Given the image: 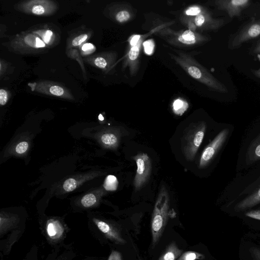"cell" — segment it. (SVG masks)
<instances>
[{
  "label": "cell",
  "mask_w": 260,
  "mask_h": 260,
  "mask_svg": "<svg viewBox=\"0 0 260 260\" xmlns=\"http://www.w3.org/2000/svg\"><path fill=\"white\" fill-rule=\"evenodd\" d=\"M108 260H122V257L120 253L117 251H113Z\"/></svg>",
  "instance_id": "obj_34"
},
{
  "label": "cell",
  "mask_w": 260,
  "mask_h": 260,
  "mask_svg": "<svg viewBox=\"0 0 260 260\" xmlns=\"http://www.w3.org/2000/svg\"><path fill=\"white\" fill-rule=\"evenodd\" d=\"M130 17L129 14L126 11H121L118 12L115 16L116 20L119 22L127 21Z\"/></svg>",
  "instance_id": "obj_25"
},
{
  "label": "cell",
  "mask_w": 260,
  "mask_h": 260,
  "mask_svg": "<svg viewBox=\"0 0 260 260\" xmlns=\"http://www.w3.org/2000/svg\"><path fill=\"white\" fill-rule=\"evenodd\" d=\"M205 22V16L202 14L198 15L195 18V23L198 26H202Z\"/></svg>",
  "instance_id": "obj_35"
},
{
  "label": "cell",
  "mask_w": 260,
  "mask_h": 260,
  "mask_svg": "<svg viewBox=\"0 0 260 260\" xmlns=\"http://www.w3.org/2000/svg\"><path fill=\"white\" fill-rule=\"evenodd\" d=\"M10 92L8 90L1 88L0 89V105H5L9 99Z\"/></svg>",
  "instance_id": "obj_24"
},
{
  "label": "cell",
  "mask_w": 260,
  "mask_h": 260,
  "mask_svg": "<svg viewBox=\"0 0 260 260\" xmlns=\"http://www.w3.org/2000/svg\"><path fill=\"white\" fill-rule=\"evenodd\" d=\"M28 147V143L26 141H22L16 146L15 150L17 153L22 154L27 150Z\"/></svg>",
  "instance_id": "obj_29"
},
{
  "label": "cell",
  "mask_w": 260,
  "mask_h": 260,
  "mask_svg": "<svg viewBox=\"0 0 260 260\" xmlns=\"http://www.w3.org/2000/svg\"><path fill=\"white\" fill-rule=\"evenodd\" d=\"M4 45L11 51L21 54L43 53L50 49L42 38L31 29L13 36Z\"/></svg>",
  "instance_id": "obj_1"
},
{
  "label": "cell",
  "mask_w": 260,
  "mask_h": 260,
  "mask_svg": "<svg viewBox=\"0 0 260 260\" xmlns=\"http://www.w3.org/2000/svg\"><path fill=\"white\" fill-rule=\"evenodd\" d=\"M140 36L139 35H136L134 36L131 41V45L133 46H135L140 39Z\"/></svg>",
  "instance_id": "obj_37"
},
{
  "label": "cell",
  "mask_w": 260,
  "mask_h": 260,
  "mask_svg": "<svg viewBox=\"0 0 260 260\" xmlns=\"http://www.w3.org/2000/svg\"><path fill=\"white\" fill-rule=\"evenodd\" d=\"M206 123L200 122L188 126L181 139V148L185 158L188 161L193 160L204 137Z\"/></svg>",
  "instance_id": "obj_3"
},
{
  "label": "cell",
  "mask_w": 260,
  "mask_h": 260,
  "mask_svg": "<svg viewBox=\"0 0 260 260\" xmlns=\"http://www.w3.org/2000/svg\"><path fill=\"white\" fill-rule=\"evenodd\" d=\"M96 202V198L93 193H88L81 199V203L85 207H89L93 205Z\"/></svg>",
  "instance_id": "obj_21"
},
{
  "label": "cell",
  "mask_w": 260,
  "mask_h": 260,
  "mask_svg": "<svg viewBox=\"0 0 260 260\" xmlns=\"http://www.w3.org/2000/svg\"><path fill=\"white\" fill-rule=\"evenodd\" d=\"M15 8L27 14L45 17L55 13L58 4L51 0H27L17 4Z\"/></svg>",
  "instance_id": "obj_4"
},
{
  "label": "cell",
  "mask_w": 260,
  "mask_h": 260,
  "mask_svg": "<svg viewBox=\"0 0 260 260\" xmlns=\"http://www.w3.org/2000/svg\"><path fill=\"white\" fill-rule=\"evenodd\" d=\"M245 215L249 218L260 220V209L250 210L246 212Z\"/></svg>",
  "instance_id": "obj_30"
},
{
  "label": "cell",
  "mask_w": 260,
  "mask_h": 260,
  "mask_svg": "<svg viewBox=\"0 0 260 260\" xmlns=\"http://www.w3.org/2000/svg\"><path fill=\"white\" fill-rule=\"evenodd\" d=\"M137 166V172L134 179L135 189L140 188L148 180L151 171V162L147 153H139L134 157Z\"/></svg>",
  "instance_id": "obj_7"
},
{
  "label": "cell",
  "mask_w": 260,
  "mask_h": 260,
  "mask_svg": "<svg viewBox=\"0 0 260 260\" xmlns=\"http://www.w3.org/2000/svg\"><path fill=\"white\" fill-rule=\"evenodd\" d=\"M7 69V64L5 60L1 59L0 61V73L1 77H2L3 75L6 73V69Z\"/></svg>",
  "instance_id": "obj_36"
},
{
  "label": "cell",
  "mask_w": 260,
  "mask_h": 260,
  "mask_svg": "<svg viewBox=\"0 0 260 260\" xmlns=\"http://www.w3.org/2000/svg\"><path fill=\"white\" fill-rule=\"evenodd\" d=\"M169 197L165 187H162L156 201L151 217L152 244L155 246L165 230L169 216Z\"/></svg>",
  "instance_id": "obj_2"
},
{
  "label": "cell",
  "mask_w": 260,
  "mask_h": 260,
  "mask_svg": "<svg viewBox=\"0 0 260 260\" xmlns=\"http://www.w3.org/2000/svg\"><path fill=\"white\" fill-rule=\"evenodd\" d=\"M189 75L195 79H200L202 76V73L199 69L196 67L191 66L188 70Z\"/></svg>",
  "instance_id": "obj_26"
},
{
  "label": "cell",
  "mask_w": 260,
  "mask_h": 260,
  "mask_svg": "<svg viewBox=\"0 0 260 260\" xmlns=\"http://www.w3.org/2000/svg\"><path fill=\"white\" fill-rule=\"evenodd\" d=\"M260 159V134L249 145L246 154V163L250 165Z\"/></svg>",
  "instance_id": "obj_14"
},
{
  "label": "cell",
  "mask_w": 260,
  "mask_h": 260,
  "mask_svg": "<svg viewBox=\"0 0 260 260\" xmlns=\"http://www.w3.org/2000/svg\"><path fill=\"white\" fill-rule=\"evenodd\" d=\"M30 29L42 38L50 49L56 46L59 42L60 35L52 25L39 24Z\"/></svg>",
  "instance_id": "obj_9"
},
{
  "label": "cell",
  "mask_w": 260,
  "mask_h": 260,
  "mask_svg": "<svg viewBox=\"0 0 260 260\" xmlns=\"http://www.w3.org/2000/svg\"><path fill=\"white\" fill-rule=\"evenodd\" d=\"M144 51L147 54L150 55L153 52L154 44L153 40H149L146 41L143 43Z\"/></svg>",
  "instance_id": "obj_27"
},
{
  "label": "cell",
  "mask_w": 260,
  "mask_h": 260,
  "mask_svg": "<svg viewBox=\"0 0 260 260\" xmlns=\"http://www.w3.org/2000/svg\"><path fill=\"white\" fill-rule=\"evenodd\" d=\"M95 50V46L89 43L83 44L81 47V52L83 55H88L92 53Z\"/></svg>",
  "instance_id": "obj_23"
},
{
  "label": "cell",
  "mask_w": 260,
  "mask_h": 260,
  "mask_svg": "<svg viewBox=\"0 0 260 260\" xmlns=\"http://www.w3.org/2000/svg\"><path fill=\"white\" fill-rule=\"evenodd\" d=\"M260 204V185L249 196L240 201L234 207L236 212H241Z\"/></svg>",
  "instance_id": "obj_12"
},
{
  "label": "cell",
  "mask_w": 260,
  "mask_h": 260,
  "mask_svg": "<svg viewBox=\"0 0 260 260\" xmlns=\"http://www.w3.org/2000/svg\"><path fill=\"white\" fill-rule=\"evenodd\" d=\"M96 224L100 230L105 234L109 238L120 244H124L125 240L122 237L117 229L103 221H96Z\"/></svg>",
  "instance_id": "obj_13"
},
{
  "label": "cell",
  "mask_w": 260,
  "mask_h": 260,
  "mask_svg": "<svg viewBox=\"0 0 260 260\" xmlns=\"http://www.w3.org/2000/svg\"><path fill=\"white\" fill-rule=\"evenodd\" d=\"M47 231L50 237H53L56 234L55 226L52 222L49 223L47 225Z\"/></svg>",
  "instance_id": "obj_32"
},
{
  "label": "cell",
  "mask_w": 260,
  "mask_h": 260,
  "mask_svg": "<svg viewBox=\"0 0 260 260\" xmlns=\"http://www.w3.org/2000/svg\"><path fill=\"white\" fill-rule=\"evenodd\" d=\"M249 0H221L218 1L219 9L225 11L233 18L238 17L242 11L250 5Z\"/></svg>",
  "instance_id": "obj_10"
},
{
  "label": "cell",
  "mask_w": 260,
  "mask_h": 260,
  "mask_svg": "<svg viewBox=\"0 0 260 260\" xmlns=\"http://www.w3.org/2000/svg\"><path fill=\"white\" fill-rule=\"evenodd\" d=\"M249 251L253 260H260V248L252 247L249 248Z\"/></svg>",
  "instance_id": "obj_28"
},
{
  "label": "cell",
  "mask_w": 260,
  "mask_h": 260,
  "mask_svg": "<svg viewBox=\"0 0 260 260\" xmlns=\"http://www.w3.org/2000/svg\"><path fill=\"white\" fill-rule=\"evenodd\" d=\"M101 140L104 145L111 147L117 146L119 140L118 136L112 132L106 133L102 135Z\"/></svg>",
  "instance_id": "obj_16"
},
{
  "label": "cell",
  "mask_w": 260,
  "mask_h": 260,
  "mask_svg": "<svg viewBox=\"0 0 260 260\" xmlns=\"http://www.w3.org/2000/svg\"><path fill=\"white\" fill-rule=\"evenodd\" d=\"M260 36V19L252 21L244 26L234 37L231 46L235 48L243 43Z\"/></svg>",
  "instance_id": "obj_8"
},
{
  "label": "cell",
  "mask_w": 260,
  "mask_h": 260,
  "mask_svg": "<svg viewBox=\"0 0 260 260\" xmlns=\"http://www.w3.org/2000/svg\"><path fill=\"white\" fill-rule=\"evenodd\" d=\"M77 186V181L74 178H69L67 179L63 184L64 190L67 192H70L74 189Z\"/></svg>",
  "instance_id": "obj_22"
},
{
  "label": "cell",
  "mask_w": 260,
  "mask_h": 260,
  "mask_svg": "<svg viewBox=\"0 0 260 260\" xmlns=\"http://www.w3.org/2000/svg\"><path fill=\"white\" fill-rule=\"evenodd\" d=\"M180 42L186 44H192L196 42L195 36L192 31L190 30L185 31L178 38Z\"/></svg>",
  "instance_id": "obj_19"
},
{
  "label": "cell",
  "mask_w": 260,
  "mask_h": 260,
  "mask_svg": "<svg viewBox=\"0 0 260 260\" xmlns=\"http://www.w3.org/2000/svg\"><path fill=\"white\" fill-rule=\"evenodd\" d=\"M139 53V49L138 47L136 45L133 46L129 52L128 56L129 58L131 60H135L137 58Z\"/></svg>",
  "instance_id": "obj_31"
},
{
  "label": "cell",
  "mask_w": 260,
  "mask_h": 260,
  "mask_svg": "<svg viewBox=\"0 0 260 260\" xmlns=\"http://www.w3.org/2000/svg\"><path fill=\"white\" fill-rule=\"evenodd\" d=\"M253 73L255 76L260 78V68L256 70L253 71Z\"/></svg>",
  "instance_id": "obj_39"
},
{
  "label": "cell",
  "mask_w": 260,
  "mask_h": 260,
  "mask_svg": "<svg viewBox=\"0 0 260 260\" xmlns=\"http://www.w3.org/2000/svg\"><path fill=\"white\" fill-rule=\"evenodd\" d=\"M32 90L47 95L73 100L74 96L70 90L64 85L51 81H39L29 83Z\"/></svg>",
  "instance_id": "obj_5"
},
{
  "label": "cell",
  "mask_w": 260,
  "mask_h": 260,
  "mask_svg": "<svg viewBox=\"0 0 260 260\" xmlns=\"http://www.w3.org/2000/svg\"><path fill=\"white\" fill-rule=\"evenodd\" d=\"M229 130H222L203 150L200 160L199 167H206L215 157L228 136Z\"/></svg>",
  "instance_id": "obj_6"
},
{
  "label": "cell",
  "mask_w": 260,
  "mask_h": 260,
  "mask_svg": "<svg viewBox=\"0 0 260 260\" xmlns=\"http://www.w3.org/2000/svg\"><path fill=\"white\" fill-rule=\"evenodd\" d=\"M92 34L93 31L88 28H78L69 37L67 41V49L81 45L89 40Z\"/></svg>",
  "instance_id": "obj_11"
},
{
  "label": "cell",
  "mask_w": 260,
  "mask_h": 260,
  "mask_svg": "<svg viewBox=\"0 0 260 260\" xmlns=\"http://www.w3.org/2000/svg\"><path fill=\"white\" fill-rule=\"evenodd\" d=\"M253 52L254 53L256 54L260 53V42H259L254 47Z\"/></svg>",
  "instance_id": "obj_38"
},
{
  "label": "cell",
  "mask_w": 260,
  "mask_h": 260,
  "mask_svg": "<svg viewBox=\"0 0 260 260\" xmlns=\"http://www.w3.org/2000/svg\"><path fill=\"white\" fill-rule=\"evenodd\" d=\"M201 10L200 8L195 7L189 8L186 11V14L188 15H198L201 12Z\"/></svg>",
  "instance_id": "obj_33"
},
{
  "label": "cell",
  "mask_w": 260,
  "mask_h": 260,
  "mask_svg": "<svg viewBox=\"0 0 260 260\" xmlns=\"http://www.w3.org/2000/svg\"><path fill=\"white\" fill-rule=\"evenodd\" d=\"M174 112L178 115H182L187 108L188 105L180 99L176 100L173 105Z\"/></svg>",
  "instance_id": "obj_20"
},
{
  "label": "cell",
  "mask_w": 260,
  "mask_h": 260,
  "mask_svg": "<svg viewBox=\"0 0 260 260\" xmlns=\"http://www.w3.org/2000/svg\"><path fill=\"white\" fill-rule=\"evenodd\" d=\"M118 182L117 178L112 175H108L105 178L104 187L108 191H114L117 188Z\"/></svg>",
  "instance_id": "obj_18"
},
{
  "label": "cell",
  "mask_w": 260,
  "mask_h": 260,
  "mask_svg": "<svg viewBox=\"0 0 260 260\" xmlns=\"http://www.w3.org/2000/svg\"><path fill=\"white\" fill-rule=\"evenodd\" d=\"M182 253L183 250L178 248L175 242H172L158 260H177Z\"/></svg>",
  "instance_id": "obj_15"
},
{
  "label": "cell",
  "mask_w": 260,
  "mask_h": 260,
  "mask_svg": "<svg viewBox=\"0 0 260 260\" xmlns=\"http://www.w3.org/2000/svg\"><path fill=\"white\" fill-rule=\"evenodd\" d=\"M205 256L202 253L194 251L183 252L177 260H203Z\"/></svg>",
  "instance_id": "obj_17"
}]
</instances>
